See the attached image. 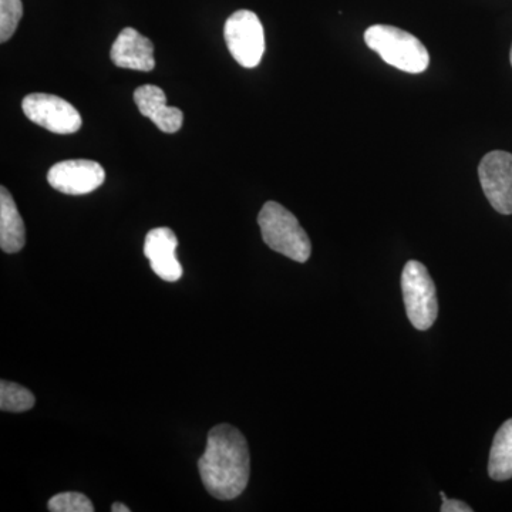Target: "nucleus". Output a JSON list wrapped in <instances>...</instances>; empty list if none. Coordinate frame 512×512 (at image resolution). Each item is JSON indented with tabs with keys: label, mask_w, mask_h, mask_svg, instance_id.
Segmentation results:
<instances>
[{
	"label": "nucleus",
	"mask_w": 512,
	"mask_h": 512,
	"mask_svg": "<svg viewBox=\"0 0 512 512\" xmlns=\"http://www.w3.org/2000/svg\"><path fill=\"white\" fill-rule=\"evenodd\" d=\"M198 470L208 493L218 500H234L244 493L251 473L247 439L237 427L218 424L208 433L207 448Z\"/></svg>",
	"instance_id": "1"
},
{
	"label": "nucleus",
	"mask_w": 512,
	"mask_h": 512,
	"mask_svg": "<svg viewBox=\"0 0 512 512\" xmlns=\"http://www.w3.org/2000/svg\"><path fill=\"white\" fill-rule=\"evenodd\" d=\"M262 238L272 251L305 264L312 254L311 239L291 211L275 201L266 202L258 215Z\"/></svg>",
	"instance_id": "2"
},
{
	"label": "nucleus",
	"mask_w": 512,
	"mask_h": 512,
	"mask_svg": "<svg viewBox=\"0 0 512 512\" xmlns=\"http://www.w3.org/2000/svg\"><path fill=\"white\" fill-rule=\"evenodd\" d=\"M365 42L384 62L402 72L419 74L429 67L426 46L406 30L387 25L370 26L365 32Z\"/></svg>",
	"instance_id": "3"
},
{
	"label": "nucleus",
	"mask_w": 512,
	"mask_h": 512,
	"mask_svg": "<svg viewBox=\"0 0 512 512\" xmlns=\"http://www.w3.org/2000/svg\"><path fill=\"white\" fill-rule=\"evenodd\" d=\"M402 291L407 318L417 330H429L439 315V299L436 285L421 262L404 265Z\"/></svg>",
	"instance_id": "4"
},
{
	"label": "nucleus",
	"mask_w": 512,
	"mask_h": 512,
	"mask_svg": "<svg viewBox=\"0 0 512 512\" xmlns=\"http://www.w3.org/2000/svg\"><path fill=\"white\" fill-rule=\"evenodd\" d=\"M229 53L242 67L254 69L265 53V32L261 20L251 10L229 16L224 28Z\"/></svg>",
	"instance_id": "5"
},
{
	"label": "nucleus",
	"mask_w": 512,
	"mask_h": 512,
	"mask_svg": "<svg viewBox=\"0 0 512 512\" xmlns=\"http://www.w3.org/2000/svg\"><path fill=\"white\" fill-rule=\"evenodd\" d=\"M22 109L30 121L52 133L73 134L82 127L79 111L55 94H29L23 99Z\"/></svg>",
	"instance_id": "6"
},
{
	"label": "nucleus",
	"mask_w": 512,
	"mask_h": 512,
	"mask_svg": "<svg viewBox=\"0 0 512 512\" xmlns=\"http://www.w3.org/2000/svg\"><path fill=\"white\" fill-rule=\"evenodd\" d=\"M481 187L491 207L503 215L512 214V154L491 151L478 165Z\"/></svg>",
	"instance_id": "7"
},
{
	"label": "nucleus",
	"mask_w": 512,
	"mask_h": 512,
	"mask_svg": "<svg viewBox=\"0 0 512 512\" xmlns=\"http://www.w3.org/2000/svg\"><path fill=\"white\" fill-rule=\"evenodd\" d=\"M106 180V171L96 161L67 160L53 165L47 181L55 190L67 195L90 194Z\"/></svg>",
	"instance_id": "8"
},
{
	"label": "nucleus",
	"mask_w": 512,
	"mask_h": 512,
	"mask_svg": "<svg viewBox=\"0 0 512 512\" xmlns=\"http://www.w3.org/2000/svg\"><path fill=\"white\" fill-rule=\"evenodd\" d=\"M178 239L170 228L151 229L144 242V255L150 261L154 274L167 282H177L183 276V266L178 262Z\"/></svg>",
	"instance_id": "9"
},
{
	"label": "nucleus",
	"mask_w": 512,
	"mask_h": 512,
	"mask_svg": "<svg viewBox=\"0 0 512 512\" xmlns=\"http://www.w3.org/2000/svg\"><path fill=\"white\" fill-rule=\"evenodd\" d=\"M110 57L121 69L151 72L156 67L153 43L133 28L121 30L116 42L111 46Z\"/></svg>",
	"instance_id": "10"
},
{
	"label": "nucleus",
	"mask_w": 512,
	"mask_h": 512,
	"mask_svg": "<svg viewBox=\"0 0 512 512\" xmlns=\"http://www.w3.org/2000/svg\"><path fill=\"white\" fill-rule=\"evenodd\" d=\"M134 101L140 113L153 121L164 133H177L183 127V111L167 106V97L160 87L153 84L138 87L134 92Z\"/></svg>",
	"instance_id": "11"
},
{
	"label": "nucleus",
	"mask_w": 512,
	"mask_h": 512,
	"mask_svg": "<svg viewBox=\"0 0 512 512\" xmlns=\"http://www.w3.org/2000/svg\"><path fill=\"white\" fill-rule=\"evenodd\" d=\"M26 229L18 207L6 187L0 188V248L6 254L22 251Z\"/></svg>",
	"instance_id": "12"
},
{
	"label": "nucleus",
	"mask_w": 512,
	"mask_h": 512,
	"mask_svg": "<svg viewBox=\"0 0 512 512\" xmlns=\"http://www.w3.org/2000/svg\"><path fill=\"white\" fill-rule=\"evenodd\" d=\"M488 474L495 481L512 478V419L505 421L495 434L488 461Z\"/></svg>",
	"instance_id": "13"
},
{
	"label": "nucleus",
	"mask_w": 512,
	"mask_h": 512,
	"mask_svg": "<svg viewBox=\"0 0 512 512\" xmlns=\"http://www.w3.org/2000/svg\"><path fill=\"white\" fill-rule=\"evenodd\" d=\"M35 402V396L26 387L6 382V380H2V383H0V409H2V412H28L35 406Z\"/></svg>",
	"instance_id": "14"
},
{
	"label": "nucleus",
	"mask_w": 512,
	"mask_h": 512,
	"mask_svg": "<svg viewBox=\"0 0 512 512\" xmlns=\"http://www.w3.org/2000/svg\"><path fill=\"white\" fill-rule=\"evenodd\" d=\"M22 16V0H0V42H8L18 29Z\"/></svg>",
	"instance_id": "15"
},
{
	"label": "nucleus",
	"mask_w": 512,
	"mask_h": 512,
	"mask_svg": "<svg viewBox=\"0 0 512 512\" xmlns=\"http://www.w3.org/2000/svg\"><path fill=\"white\" fill-rule=\"evenodd\" d=\"M49 510L52 512H93L92 501L84 494L62 493L57 494L49 501Z\"/></svg>",
	"instance_id": "16"
},
{
	"label": "nucleus",
	"mask_w": 512,
	"mask_h": 512,
	"mask_svg": "<svg viewBox=\"0 0 512 512\" xmlns=\"http://www.w3.org/2000/svg\"><path fill=\"white\" fill-rule=\"evenodd\" d=\"M441 500H443V504H441V512H473V508L463 501L453 500V498H447L446 494L440 493Z\"/></svg>",
	"instance_id": "17"
},
{
	"label": "nucleus",
	"mask_w": 512,
	"mask_h": 512,
	"mask_svg": "<svg viewBox=\"0 0 512 512\" xmlns=\"http://www.w3.org/2000/svg\"><path fill=\"white\" fill-rule=\"evenodd\" d=\"M111 511L113 512H130V508L126 507L124 504L114 503L113 507H111Z\"/></svg>",
	"instance_id": "18"
},
{
	"label": "nucleus",
	"mask_w": 512,
	"mask_h": 512,
	"mask_svg": "<svg viewBox=\"0 0 512 512\" xmlns=\"http://www.w3.org/2000/svg\"><path fill=\"white\" fill-rule=\"evenodd\" d=\"M510 60H511V66H512V46H511V52H510Z\"/></svg>",
	"instance_id": "19"
}]
</instances>
